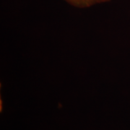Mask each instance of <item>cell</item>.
Instances as JSON below:
<instances>
[{
  "label": "cell",
  "mask_w": 130,
  "mask_h": 130,
  "mask_svg": "<svg viewBox=\"0 0 130 130\" xmlns=\"http://www.w3.org/2000/svg\"><path fill=\"white\" fill-rule=\"evenodd\" d=\"M65 1L74 7H88L95 4L109 2L110 0H65Z\"/></svg>",
  "instance_id": "6da1fadb"
}]
</instances>
